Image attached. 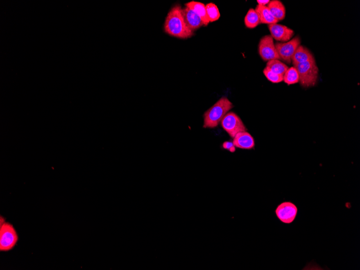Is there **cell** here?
<instances>
[{
    "label": "cell",
    "instance_id": "obj_21",
    "mask_svg": "<svg viewBox=\"0 0 360 270\" xmlns=\"http://www.w3.org/2000/svg\"><path fill=\"white\" fill-rule=\"evenodd\" d=\"M223 147L225 149H227L230 151L231 152H235L236 150V147L233 144V143L229 142H226L223 143Z\"/></svg>",
    "mask_w": 360,
    "mask_h": 270
},
{
    "label": "cell",
    "instance_id": "obj_14",
    "mask_svg": "<svg viewBox=\"0 0 360 270\" xmlns=\"http://www.w3.org/2000/svg\"><path fill=\"white\" fill-rule=\"evenodd\" d=\"M255 10L260 16L261 24L269 25L278 23V21L273 17L267 6L258 5Z\"/></svg>",
    "mask_w": 360,
    "mask_h": 270
},
{
    "label": "cell",
    "instance_id": "obj_8",
    "mask_svg": "<svg viewBox=\"0 0 360 270\" xmlns=\"http://www.w3.org/2000/svg\"><path fill=\"white\" fill-rule=\"evenodd\" d=\"M300 45V39L297 36L287 42L276 43L275 46L280 59L290 64L295 50Z\"/></svg>",
    "mask_w": 360,
    "mask_h": 270
},
{
    "label": "cell",
    "instance_id": "obj_19",
    "mask_svg": "<svg viewBox=\"0 0 360 270\" xmlns=\"http://www.w3.org/2000/svg\"><path fill=\"white\" fill-rule=\"evenodd\" d=\"M206 13L209 23L216 21L220 18L219 11L216 4L213 3H208L206 5Z\"/></svg>",
    "mask_w": 360,
    "mask_h": 270
},
{
    "label": "cell",
    "instance_id": "obj_16",
    "mask_svg": "<svg viewBox=\"0 0 360 270\" xmlns=\"http://www.w3.org/2000/svg\"><path fill=\"white\" fill-rule=\"evenodd\" d=\"M266 68L273 73L282 75H284L288 69L287 65L279 61V59H273V60L268 61Z\"/></svg>",
    "mask_w": 360,
    "mask_h": 270
},
{
    "label": "cell",
    "instance_id": "obj_1",
    "mask_svg": "<svg viewBox=\"0 0 360 270\" xmlns=\"http://www.w3.org/2000/svg\"><path fill=\"white\" fill-rule=\"evenodd\" d=\"M164 30L167 34L182 39H189L194 35L188 28L182 16V8L178 4L174 5L167 16Z\"/></svg>",
    "mask_w": 360,
    "mask_h": 270
},
{
    "label": "cell",
    "instance_id": "obj_3",
    "mask_svg": "<svg viewBox=\"0 0 360 270\" xmlns=\"http://www.w3.org/2000/svg\"><path fill=\"white\" fill-rule=\"evenodd\" d=\"M294 67L297 70L299 82L303 87L309 88L315 85L318 78L319 69L315 61L299 64Z\"/></svg>",
    "mask_w": 360,
    "mask_h": 270
},
{
    "label": "cell",
    "instance_id": "obj_15",
    "mask_svg": "<svg viewBox=\"0 0 360 270\" xmlns=\"http://www.w3.org/2000/svg\"><path fill=\"white\" fill-rule=\"evenodd\" d=\"M186 7L194 11L201 18L204 25H207L209 21L207 18L206 5L202 3L196 1H191L186 3Z\"/></svg>",
    "mask_w": 360,
    "mask_h": 270
},
{
    "label": "cell",
    "instance_id": "obj_17",
    "mask_svg": "<svg viewBox=\"0 0 360 270\" xmlns=\"http://www.w3.org/2000/svg\"><path fill=\"white\" fill-rule=\"evenodd\" d=\"M245 25L247 28L253 29L259 25L260 18L259 14L254 9H250L246 14L244 19Z\"/></svg>",
    "mask_w": 360,
    "mask_h": 270
},
{
    "label": "cell",
    "instance_id": "obj_5",
    "mask_svg": "<svg viewBox=\"0 0 360 270\" xmlns=\"http://www.w3.org/2000/svg\"><path fill=\"white\" fill-rule=\"evenodd\" d=\"M221 123L222 128L231 138H234L240 132L246 131L242 121L234 112L228 113Z\"/></svg>",
    "mask_w": 360,
    "mask_h": 270
},
{
    "label": "cell",
    "instance_id": "obj_20",
    "mask_svg": "<svg viewBox=\"0 0 360 270\" xmlns=\"http://www.w3.org/2000/svg\"><path fill=\"white\" fill-rule=\"evenodd\" d=\"M263 73H264L266 78L273 83H279L283 81V75L273 73L266 67L263 70Z\"/></svg>",
    "mask_w": 360,
    "mask_h": 270
},
{
    "label": "cell",
    "instance_id": "obj_7",
    "mask_svg": "<svg viewBox=\"0 0 360 270\" xmlns=\"http://www.w3.org/2000/svg\"><path fill=\"white\" fill-rule=\"evenodd\" d=\"M277 217L285 224H291L296 218L298 208L291 202H284L278 205L275 210Z\"/></svg>",
    "mask_w": 360,
    "mask_h": 270
},
{
    "label": "cell",
    "instance_id": "obj_4",
    "mask_svg": "<svg viewBox=\"0 0 360 270\" xmlns=\"http://www.w3.org/2000/svg\"><path fill=\"white\" fill-rule=\"evenodd\" d=\"M19 236L14 226L5 222L0 225V251L7 252L17 245Z\"/></svg>",
    "mask_w": 360,
    "mask_h": 270
},
{
    "label": "cell",
    "instance_id": "obj_10",
    "mask_svg": "<svg viewBox=\"0 0 360 270\" xmlns=\"http://www.w3.org/2000/svg\"><path fill=\"white\" fill-rule=\"evenodd\" d=\"M182 14L188 28L192 32L205 25L200 16L194 11L186 7L182 9Z\"/></svg>",
    "mask_w": 360,
    "mask_h": 270
},
{
    "label": "cell",
    "instance_id": "obj_11",
    "mask_svg": "<svg viewBox=\"0 0 360 270\" xmlns=\"http://www.w3.org/2000/svg\"><path fill=\"white\" fill-rule=\"evenodd\" d=\"M233 143L235 147L243 149H253L255 145L254 138L246 131L236 134Z\"/></svg>",
    "mask_w": 360,
    "mask_h": 270
},
{
    "label": "cell",
    "instance_id": "obj_12",
    "mask_svg": "<svg viewBox=\"0 0 360 270\" xmlns=\"http://www.w3.org/2000/svg\"><path fill=\"white\" fill-rule=\"evenodd\" d=\"M315 61L314 58L307 48L299 46L292 57L291 62L294 67L301 63Z\"/></svg>",
    "mask_w": 360,
    "mask_h": 270
},
{
    "label": "cell",
    "instance_id": "obj_2",
    "mask_svg": "<svg viewBox=\"0 0 360 270\" xmlns=\"http://www.w3.org/2000/svg\"><path fill=\"white\" fill-rule=\"evenodd\" d=\"M233 107L232 102L227 97H222L204 114L203 127L205 128L216 127Z\"/></svg>",
    "mask_w": 360,
    "mask_h": 270
},
{
    "label": "cell",
    "instance_id": "obj_6",
    "mask_svg": "<svg viewBox=\"0 0 360 270\" xmlns=\"http://www.w3.org/2000/svg\"><path fill=\"white\" fill-rule=\"evenodd\" d=\"M259 52L261 58L264 61L281 59L271 35H266L262 38L259 43Z\"/></svg>",
    "mask_w": 360,
    "mask_h": 270
},
{
    "label": "cell",
    "instance_id": "obj_18",
    "mask_svg": "<svg viewBox=\"0 0 360 270\" xmlns=\"http://www.w3.org/2000/svg\"><path fill=\"white\" fill-rule=\"evenodd\" d=\"M283 80L288 85L297 84L299 82V76L296 68H288L283 75Z\"/></svg>",
    "mask_w": 360,
    "mask_h": 270
},
{
    "label": "cell",
    "instance_id": "obj_13",
    "mask_svg": "<svg viewBox=\"0 0 360 270\" xmlns=\"http://www.w3.org/2000/svg\"><path fill=\"white\" fill-rule=\"evenodd\" d=\"M267 7L278 21H282L286 17V9L281 1L272 0L267 5Z\"/></svg>",
    "mask_w": 360,
    "mask_h": 270
},
{
    "label": "cell",
    "instance_id": "obj_9",
    "mask_svg": "<svg viewBox=\"0 0 360 270\" xmlns=\"http://www.w3.org/2000/svg\"><path fill=\"white\" fill-rule=\"evenodd\" d=\"M273 39L282 42H287L293 36L294 31L288 26L277 24L269 25L268 26Z\"/></svg>",
    "mask_w": 360,
    "mask_h": 270
},
{
    "label": "cell",
    "instance_id": "obj_22",
    "mask_svg": "<svg viewBox=\"0 0 360 270\" xmlns=\"http://www.w3.org/2000/svg\"><path fill=\"white\" fill-rule=\"evenodd\" d=\"M258 3H259V5H262V6H267V5L269 3L270 1L269 0H263V1H260V0H259V1H257Z\"/></svg>",
    "mask_w": 360,
    "mask_h": 270
}]
</instances>
